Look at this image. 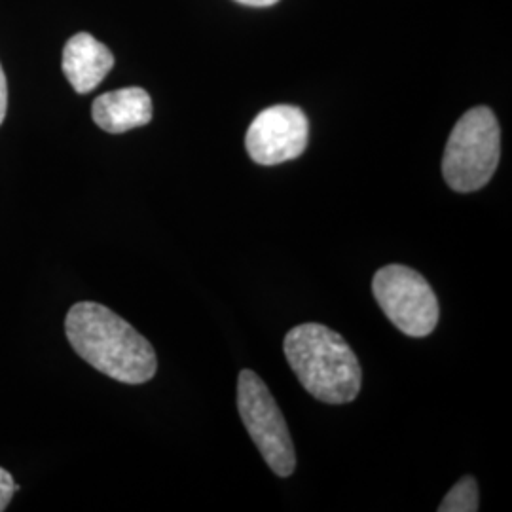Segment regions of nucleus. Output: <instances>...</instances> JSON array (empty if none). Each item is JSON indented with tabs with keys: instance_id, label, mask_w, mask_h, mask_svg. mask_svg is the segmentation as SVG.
I'll return each instance as SVG.
<instances>
[{
	"instance_id": "0eeeda50",
	"label": "nucleus",
	"mask_w": 512,
	"mask_h": 512,
	"mask_svg": "<svg viewBox=\"0 0 512 512\" xmlns=\"http://www.w3.org/2000/svg\"><path fill=\"white\" fill-rule=\"evenodd\" d=\"M114 67L109 48L88 33L74 35L63 50V73L80 95L93 92Z\"/></svg>"
},
{
	"instance_id": "9d476101",
	"label": "nucleus",
	"mask_w": 512,
	"mask_h": 512,
	"mask_svg": "<svg viewBox=\"0 0 512 512\" xmlns=\"http://www.w3.org/2000/svg\"><path fill=\"white\" fill-rule=\"evenodd\" d=\"M18 484H14V478L0 467V512L6 511L10 499L18 492Z\"/></svg>"
},
{
	"instance_id": "f03ea898",
	"label": "nucleus",
	"mask_w": 512,
	"mask_h": 512,
	"mask_svg": "<svg viewBox=\"0 0 512 512\" xmlns=\"http://www.w3.org/2000/svg\"><path fill=\"white\" fill-rule=\"evenodd\" d=\"M283 349L296 378L317 401L346 404L359 395L361 365L338 332L317 323H304L287 334Z\"/></svg>"
},
{
	"instance_id": "1a4fd4ad",
	"label": "nucleus",
	"mask_w": 512,
	"mask_h": 512,
	"mask_svg": "<svg viewBox=\"0 0 512 512\" xmlns=\"http://www.w3.org/2000/svg\"><path fill=\"white\" fill-rule=\"evenodd\" d=\"M478 511V484L473 476L461 478L458 484L442 499L439 512Z\"/></svg>"
},
{
	"instance_id": "7ed1b4c3",
	"label": "nucleus",
	"mask_w": 512,
	"mask_h": 512,
	"mask_svg": "<svg viewBox=\"0 0 512 512\" xmlns=\"http://www.w3.org/2000/svg\"><path fill=\"white\" fill-rule=\"evenodd\" d=\"M501 156V129L488 107L467 110L452 129L442 158V177L456 192L490 183Z\"/></svg>"
},
{
	"instance_id": "9b49d317",
	"label": "nucleus",
	"mask_w": 512,
	"mask_h": 512,
	"mask_svg": "<svg viewBox=\"0 0 512 512\" xmlns=\"http://www.w3.org/2000/svg\"><path fill=\"white\" fill-rule=\"evenodd\" d=\"M6 110H8V82H6V76H4L2 65H0V126L6 118Z\"/></svg>"
},
{
	"instance_id": "20e7f679",
	"label": "nucleus",
	"mask_w": 512,
	"mask_h": 512,
	"mask_svg": "<svg viewBox=\"0 0 512 512\" xmlns=\"http://www.w3.org/2000/svg\"><path fill=\"white\" fill-rule=\"evenodd\" d=\"M238 410L258 452L277 476H291L296 469L293 439L268 385L253 370H241Z\"/></svg>"
},
{
	"instance_id": "6e6552de",
	"label": "nucleus",
	"mask_w": 512,
	"mask_h": 512,
	"mask_svg": "<svg viewBox=\"0 0 512 512\" xmlns=\"http://www.w3.org/2000/svg\"><path fill=\"white\" fill-rule=\"evenodd\" d=\"M93 122L112 135L143 128L152 120V99L143 88H122L99 95L92 105Z\"/></svg>"
},
{
	"instance_id": "39448f33",
	"label": "nucleus",
	"mask_w": 512,
	"mask_h": 512,
	"mask_svg": "<svg viewBox=\"0 0 512 512\" xmlns=\"http://www.w3.org/2000/svg\"><path fill=\"white\" fill-rule=\"evenodd\" d=\"M372 293L387 319L412 338L429 336L439 323V300L416 270L391 264L372 279Z\"/></svg>"
},
{
	"instance_id": "f8f14e48",
	"label": "nucleus",
	"mask_w": 512,
	"mask_h": 512,
	"mask_svg": "<svg viewBox=\"0 0 512 512\" xmlns=\"http://www.w3.org/2000/svg\"><path fill=\"white\" fill-rule=\"evenodd\" d=\"M239 4H247V6H255V8H260V6H272L275 2H279V0H236Z\"/></svg>"
},
{
	"instance_id": "423d86ee",
	"label": "nucleus",
	"mask_w": 512,
	"mask_h": 512,
	"mask_svg": "<svg viewBox=\"0 0 512 512\" xmlns=\"http://www.w3.org/2000/svg\"><path fill=\"white\" fill-rule=\"evenodd\" d=\"M310 122L304 110L275 105L262 110L245 135V148L258 165L285 164L308 148Z\"/></svg>"
},
{
	"instance_id": "f257e3e1",
	"label": "nucleus",
	"mask_w": 512,
	"mask_h": 512,
	"mask_svg": "<svg viewBox=\"0 0 512 512\" xmlns=\"http://www.w3.org/2000/svg\"><path fill=\"white\" fill-rule=\"evenodd\" d=\"M65 332L86 363L116 382L145 384L158 370L156 351L147 338L101 304H74L65 319Z\"/></svg>"
}]
</instances>
